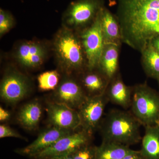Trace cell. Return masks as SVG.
Wrapping results in <instances>:
<instances>
[{
    "label": "cell",
    "instance_id": "6da1fadb",
    "mask_svg": "<svg viewBox=\"0 0 159 159\" xmlns=\"http://www.w3.org/2000/svg\"><path fill=\"white\" fill-rule=\"evenodd\" d=\"M122 41L141 52L159 35V0H119Z\"/></svg>",
    "mask_w": 159,
    "mask_h": 159
},
{
    "label": "cell",
    "instance_id": "7a4b0ae2",
    "mask_svg": "<svg viewBox=\"0 0 159 159\" xmlns=\"http://www.w3.org/2000/svg\"><path fill=\"white\" fill-rule=\"evenodd\" d=\"M141 125L131 113L111 111L99 126L102 142H115L129 146L134 145L142 139Z\"/></svg>",
    "mask_w": 159,
    "mask_h": 159
},
{
    "label": "cell",
    "instance_id": "3957f363",
    "mask_svg": "<svg viewBox=\"0 0 159 159\" xmlns=\"http://www.w3.org/2000/svg\"><path fill=\"white\" fill-rule=\"evenodd\" d=\"M54 50L60 68L67 74L83 70L85 65V54L81 40L68 28L57 33Z\"/></svg>",
    "mask_w": 159,
    "mask_h": 159
},
{
    "label": "cell",
    "instance_id": "277c9868",
    "mask_svg": "<svg viewBox=\"0 0 159 159\" xmlns=\"http://www.w3.org/2000/svg\"><path fill=\"white\" fill-rule=\"evenodd\" d=\"M130 107L141 125L159 126V93L146 84L134 87Z\"/></svg>",
    "mask_w": 159,
    "mask_h": 159
},
{
    "label": "cell",
    "instance_id": "5b68a950",
    "mask_svg": "<svg viewBox=\"0 0 159 159\" xmlns=\"http://www.w3.org/2000/svg\"><path fill=\"white\" fill-rule=\"evenodd\" d=\"M100 10L91 26L84 31L80 36L85 54L87 67L89 70L98 68L104 48V39L101 29Z\"/></svg>",
    "mask_w": 159,
    "mask_h": 159
},
{
    "label": "cell",
    "instance_id": "8992f818",
    "mask_svg": "<svg viewBox=\"0 0 159 159\" xmlns=\"http://www.w3.org/2000/svg\"><path fill=\"white\" fill-rule=\"evenodd\" d=\"M29 79L18 71L11 70L3 76L0 85V96L3 101L14 104L23 100L30 92Z\"/></svg>",
    "mask_w": 159,
    "mask_h": 159
},
{
    "label": "cell",
    "instance_id": "52a82bcc",
    "mask_svg": "<svg viewBox=\"0 0 159 159\" xmlns=\"http://www.w3.org/2000/svg\"><path fill=\"white\" fill-rule=\"evenodd\" d=\"M101 0H77L71 3L65 13L67 25L79 28L93 22L102 8Z\"/></svg>",
    "mask_w": 159,
    "mask_h": 159
},
{
    "label": "cell",
    "instance_id": "ba28073f",
    "mask_svg": "<svg viewBox=\"0 0 159 159\" xmlns=\"http://www.w3.org/2000/svg\"><path fill=\"white\" fill-rule=\"evenodd\" d=\"M92 136L82 129L62 137L53 145L34 155V159H50L54 157L72 153L81 146L90 143Z\"/></svg>",
    "mask_w": 159,
    "mask_h": 159
},
{
    "label": "cell",
    "instance_id": "9c48e42d",
    "mask_svg": "<svg viewBox=\"0 0 159 159\" xmlns=\"http://www.w3.org/2000/svg\"><path fill=\"white\" fill-rule=\"evenodd\" d=\"M108 102L105 93L97 97H88L77 110L82 130L92 135L99 128L104 109Z\"/></svg>",
    "mask_w": 159,
    "mask_h": 159
},
{
    "label": "cell",
    "instance_id": "30bf717a",
    "mask_svg": "<svg viewBox=\"0 0 159 159\" xmlns=\"http://www.w3.org/2000/svg\"><path fill=\"white\" fill-rule=\"evenodd\" d=\"M81 84L69 77H65L53 91L51 101L78 110L88 98Z\"/></svg>",
    "mask_w": 159,
    "mask_h": 159
},
{
    "label": "cell",
    "instance_id": "8fae6325",
    "mask_svg": "<svg viewBox=\"0 0 159 159\" xmlns=\"http://www.w3.org/2000/svg\"><path fill=\"white\" fill-rule=\"evenodd\" d=\"M46 109L51 125L73 131L81 128L80 117L77 110L51 101L47 102Z\"/></svg>",
    "mask_w": 159,
    "mask_h": 159
},
{
    "label": "cell",
    "instance_id": "7c38bea8",
    "mask_svg": "<svg viewBox=\"0 0 159 159\" xmlns=\"http://www.w3.org/2000/svg\"><path fill=\"white\" fill-rule=\"evenodd\" d=\"M74 132L51 125L42 131L32 143L24 148L17 149L16 152L32 157L34 155L50 147L62 137Z\"/></svg>",
    "mask_w": 159,
    "mask_h": 159
},
{
    "label": "cell",
    "instance_id": "4fadbf2b",
    "mask_svg": "<svg viewBox=\"0 0 159 159\" xmlns=\"http://www.w3.org/2000/svg\"><path fill=\"white\" fill-rule=\"evenodd\" d=\"M133 91V88L126 85L118 75L110 81L105 95L108 101L127 109L131 105Z\"/></svg>",
    "mask_w": 159,
    "mask_h": 159
},
{
    "label": "cell",
    "instance_id": "5bb4252c",
    "mask_svg": "<svg viewBox=\"0 0 159 159\" xmlns=\"http://www.w3.org/2000/svg\"><path fill=\"white\" fill-rule=\"evenodd\" d=\"M88 70L83 75L81 84L88 97H97L105 93L110 80L98 69Z\"/></svg>",
    "mask_w": 159,
    "mask_h": 159
},
{
    "label": "cell",
    "instance_id": "9a60e30c",
    "mask_svg": "<svg viewBox=\"0 0 159 159\" xmlns=\"http://www.w3.org/2000/svg\"><path fill=\"white\" fill-rule=\"evenodd\" d=\"M42 115L41 104L37 100H32L25 104L19 111L17 120L23 128L29 130L36 129Z\"/></svg>",
    "mask_w": 159,
    "mask_h": 159
},
{
    "label": "cell",
    "instance_id": "2e32d148",
    "mask_svg": "<svg viewBox=\"0 0 159 159\" xmlns=\"http://www.w3.org/2000/svg\"><path fill=\"white\" fill-rule=\"evenodd\" d=\"M119 45L104 44L98 69L110 80L116 76L118 68Z\"/></svg>",
    "mask_w": 159,
    "mask_h": 159
},
{
    "label": "cell",
    "instance_id": "e0dca14e",
    "mask_svg": "<svg viewBox=\"0 0 159 159\" xmlns=\"http://www.w3.org/2000/svg\"><path fill=\"white\" fill-rule=\"evenodd\" d=\"M101 29L104 44L119 45L122 41L120 26L117 18L108 9L102 7L100 10Z\"/></svg>",
    "mask_w": 159,
    "mask_h": 159
},
{
    "label": "cell",
    "instance_id": "ac0fdd59",
    "mask_svg": "<svg viewBox=\"0 0 159 159\" xmlns=\"http://www.w3.org/2000/svg\"><path fill=\"white\" fill-rule=\"evenodd\" d=\"M140 151L143 159H159V126L145 127Z\"/></svg>",
    "mask_w": 159,
    "mask_h": 159
},
{
    "label": "cell",
    "instance_id": "d6986e66",
    "mask_svg": "<svg viewBox=\"0 0 159 159\" xmlns=\"http://www.w3.org/2000/svg\"><path fill=\"white\" fill-rule=\"evenodd\" d=\"M133 150L127 145L102 142L100 146L97 147L95 159H120Z\"/></svg>",
    "mask_w": 159,
    "mask_h": 159
},
{
    "label": "cell",
    "instance_id": "ffe728a7",
    "mask_svg": "<svg viewBox=\"0 0 159 159\" xmlns=\"http://www.w3.org/2000/svg\"><path fill=\"white\" fill-rule=\"evenodd\" d=\"M143 69L148 77L157 80L159 77V52L151 43L141 52Z\"/></svg>",
    "mask_w": 159,
    "mask_h": 159
},
{
    "label": "cell",
    "instance_id": "44dd1931",
    "mask_svg": "<svg viewBox=\"0 0 159 159\" xmlns=\"http://www.w3.org/2000/svg\"><path fill=\"white\" fill-rule=\"evenodd\" d=\"M47 53L44 46L41 43L34 41H27L20 44L15 52L16 60L21 65L29 58L35 54Z\"/></svg>",
    "mask_w": 159,
    "mask_h": 159
},
{
    "label": "cell",
    "instance_id": "7402d4cb",
    "mask_svg": "<svg viewBox=\"0 0 159 159\" xmlns=\"http://www.w3.org/2000/svg\"><path fill=\"white\" fill-rule=\"evenodd\" d=\"M39 87L41 90H54L60 83V74L56 70L44 72L38 77Z\"/></svg>",
    "mask_w": 159,
    "mask_h": 159
},
{
    "label": "cell",
    "instance_id": "603a6c76",
    "mask_svg": "<svg viewBox=\"0 0 159 159\" xmlns=\"http://www.w3.org/2000/svg\"><path fill=\"white\" fill-rule=\"evenodd\" d=\"M97 147L90 143L81 146L73 152L74 159H95Z\"/></svg>",
    "mask_w": 159,
    "mask_h": 159
},
{
    "label": "cell",
    "instance_id": "cb8c5ba5",
    "mask_svg": "<svg viewBox=\"0 0 159 159\" xmlns=\"http://www.w3.org/2000/svg\"><path fill=\"white\" fill-rule=\"evenodd\" d=\"M14 20L9 11L1 9L0 10V35L1 37L12 28Z\"/></svg>",
    "mask_w": 159,
    "mask_h": 159
},
{
    "label": "cell",
    "instance_id": "d4e9b609",
    "mask_svg": "<svg viewBox=\"0 0 159 159\" xmlns=\"http://www.w3.org/2000/svg\"><path fill=\"white\" fill-rule=\"evenodd\" d=\"M7 137L18 138L22 139H25V138L21 135L16 131L11 129L9 126L6 125H0V138L3 139Z\"/></svg>",
    "mask_w": 159,
    "mask_h": 159
},
{
    "label": "cell",
    "instance_id": "484cf974",
    "mask_svg": "<svg viewBox=\"0 0 159 159\" xmlns=\"http://www.w3.org/2000/svg\"><path fill=\"white\" fill-rule=\"evenodd\" d=\"M120 159H143L140 150H133Z\"/></svg>",
    "mask_w": 159,
    "mask_h": 159
},
{
    "label": "cell",
    "instance_id": "4316f807",
    "mask_svg": "<svg viewBox=\"0 0 159 159\" xmlns=\"http://www.w3.org/2000/svg\"><path fill=\"white\" fill-rule=\"evenodd\" d=\"M11 115L9 111L0 107V121L1 122H5L10 119Z\"/></svg>",
    "mask_w": 159,
    "mask_h": 159
},
{
    "label": "cell",
    "instance_id": "83f0119b",
    "mask_svg": "<svg viewBox=\"0 0 159 159\" xmlns=\"http://www.w3.org/2000/svg\"><path fill=\"white\" fill-rule=\"evenodd\" d=\"M50 159H74L73 157V152L61 155L58 156L54 157Z\"/></svg>",
    "mask_w": 159,
    "mask_h": 159
},
{
    "label": "cell",
    "instance_id": "f1b7e54d",
    "mask_svg": "<svg viewBox=\"0 0 159 159\" xmlns=\"http://www.w3.org/2000/svg\"><path fill=\"white\" fill-rule=\"evenodd\" d=\"M151 43L154 47L159 52V35L153 39Z\"/></svg>",
    "mask_w": 159,
    "mask_h": 159
},
{
    "label": "cell",
    "instance_id": "f546056e",
    "mask_svg": "<svg viewBox=\"0 0 159 159\" xmlns=\"http://www.w3.org/2000/svg\"><path fill=\"white\" fill-rule=\"evenodd\" d=\"M157 80L158 83V84H159V77L158 78V79Z\"/></svg>",
    "mask_w": 159,
    "mask_h": 159
}]
</instances>
